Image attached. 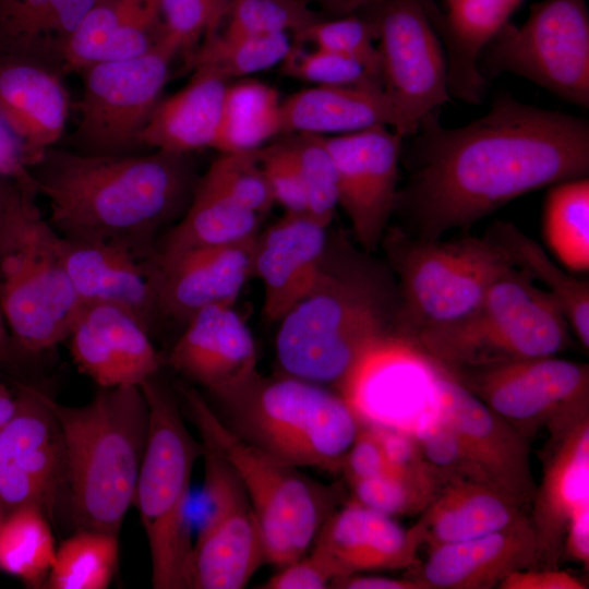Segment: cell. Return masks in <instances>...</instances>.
<instances>
[{
  "label": "cell",
  "mask_w": 589,
  "mask_h": 589,
  "mask_svg": "<svg viewBox=\"0 0 589 589\" xmlns=\"http://www.w3.org/2000/svg\"><path fill=\"white\" fill-rule=\"evenodd\" d=\"M64 480L62 435L48 395L22 386L16 412L0 430V506L52 515Z\"/></svg>",
  "instance_id": "cell-17"
},
{
  "label": "cell",
  "mask_w": 589,
  "mask_h": 589,
  "mask_svg": "<svg viewBox=\"0 0 589 589\" xmlns=\"http://www.w3.org/2000/svg\"><path fill=\"white\" fill-rule=\"evenodd\" d=\"M320 8L323 17L333 19L359 14L378 0H305Z\"/></svg>",
  "instance_id": "cell-57"
},
{
  "label": "cell",
  "mask_w": 589,
  "mask_h": 589,
  "mask_svg": "<svg viewBox=\"0 0 589 589\" xmlns=\"http://www.w3.org/2000/svg\"><path fill=\"white\" fill-rule=\"evenodd\" d=\"M478 70L489 82L512 73L563 100L589 108L587 0H542L520 26L506 22L482 49Z\"/></svg>",
  "instance_id": "cell-11"
},
{
  "label": "cell",
  "mask_w": 589,
  "mask_h": 589,
  "mask_svg": "<svg viewBox=\"0 0 589 589\" xmlns=\"http://www.w3.org/2000/svg\"><path fill=\"white\" fill-rule=\"evenodd\" d=\"M202 178L260 216L275 204L257 149L220 153Z\"/></svg>",
  "instance_id": "cell-45"
},
{
  "label": "cell",
  "mask_w": 589,
  "mask_h": 589,
  "mask_svg": "<svg viewBox=\"0 0 589 589\" xmlns=\"http://www.w3.org/2000/svg\"><path fill=\"white\" fill-rule=\"evenodd\" d=\"M96 0H0V44L15 52L62 51Z\"/></svg>",
  "instance_id": "cell-35"
},
{
  "label": "cell",
  "mask_w": 589,
  "mask_h": 589,
  "mask_svg": "<svg viewBox=\"0 0 589 589\" xmlns=\"http://www.w3.org/2000/svg\"><path fill=\"white\" fill-rule=\"evenodd\" d=\"M423 544L421 527H401L393 517L351 498L337 508L317 532L311 553L334 579L362 572L411 569Z\"/></svg>",
  "instance_id": "cell-20"
},
{
  "label": "cell",
  "mask_w": 589,
  "mask_h": 589,
  "mask_svg": "<svg viewBox=\"0 0 589 589\" xmlns=\"http://www.w3.org/2000/svg\"><path fill=\"white\" fill-rule=\"evenodd\" d=\"M397 277L401 313L414 339L426 327L470 312L489 287L514 265L486 236L455 240L416 237L401 228L385 236Z\"/></svg>",
  "instance_id": "cell-10"
},
{
  "label": "cell",
  "mask_w": 589,
  "mask_h": 589,
  "mask_svg": "<svg viewBox=\"0 0 589 589\" xmlns=\"http://www.w3.org/2000/svg\"><path fill=\"white\" fill-rule=\"evenodd\" d=\"M293 41L311 43L316 48L353 58L381 82L375 29L361 14L322 17L293 36Z\"/></svg>",
  "instance_id": "cell-44"
},
{
  "label": "cell",
  "mask_w": 589,
  "mask_h": 589,
  "mask_svg": "<svg viewBox=\"0 0 589 589\" xmlns=\"http://www.w3.org/2000/svg\"><path fill=\"white\" fill-rule=\"evenodd\" d=\"M500 589H586L578 576L557 567H531L510 573L498 585Z\"/></svg>",
  "instance_id": "cell-53"
},
{
  "label": "cell",
  "mask_w": 589,
  "mask_h": 589,
  "mask_svg": "<svg viewBox=\"0 0 589 589\" xmlns=\"http://www.w3.org/2000/svg\"><path fill=\"white\" fill-rule=\"evenodd\" d=\"M228 82L194 70L188 85L159 100L140 134V146L178 154L214 145Z\"/></svg>",
  "instance_id": "cell-32"
},
{
  "label": "cell",
  "mask_w": 589,
  "mask_h": 589,
  "mask_svg": "<svg viewBox=\"0 0 589 589\" xmlns=\"http://www.w3.org/2000/svg\"><path fill=\"white\" fill-rule=\"evenodd\" d=\"M542 235L549 251L569 272L589 269V179L551 185L542 212Z\"/></svg>",
  "instance_id": "cell-37"
},
{
  "label": "cell",
  "mask_w": 589,
  "mask_h": 589,
  "mask_svg": "<svg viewBox=\"0 0 589 589\" xmlns=\"http://www.w3.org/2000/svg\"><path fill=\"white\" fill-rule=\"evenodd\" d=\"M62 435L65 480L79 529L119 534L133 505L147 432L140 386L101 388L83 406L48 396Z\"/></svg>",
  "instance_id": "cell-4"
},
{
  "label": "cell",
  "mask_w": 589,
  "mask_h": 589,
  "mask_svg": "<svg viewBox=\"0 0 589 589\" xmlns=\"http://www.w3.org/2000/svg\"><path fill=\"white\" fill-rule=\"evenodd\" d=\"M589 566V506L580 508L567 522L562 555Z\"/></svg>",
  "instance_id": "cell-54"
},
{
  "label": "cell",
  "mask_w": 589,
  "mask_h": 589,
  "mask_svg": "<svg viewBox=\"0 0 589 589\" xmlns=\"http://www.w3.org/2000/svg\"><path fill=\"white\" fill-rule=\"evenodd\" d=\"M300 173L306 214L327 227L338 206L337 170L324 136L293 133L280 140Z\"/></svg>",
  "instance_id": "cell-41"
},
{
  "label": "cell",
  "mask_w": 589,
  "mask_h": 589,
  "mask_svg": "<svg viewBox=\"0 0 589 589\" xmlns=\"http://www.w3.org/2000/svg\"><path fill=\"white\" fill-rule=\"evenodd\" d=\"M202 443L207 507L192 546L189 589H241L266 563L262 533L240 479Z\"/></svg>",
  "instance_id": "cell-15"
},
{
  "label": "cell",
  "mask_w": 589,
  "mask_h": 589,
  "mask_svg": "<svg viewBox=\"0 0 589 589\" xmlns=\"http://www.w3.org/2000/svg\"><path fill=\"white\" fill-rule=\"evenodd\" d=\"M386 471L384 453L374 426L361 422L358 434L344 458L340 472L350 484Z\"/></svg>",
  "instance_id": "cell-51"
},
{
  "label": "cell",
  "mask_w": 589,
  "mask_h": 589,
  "mask_svg": "<svg viewBox=\"0 0 589 589\" xmlns=\"http://www.w3.org/2000/svg\"><path fill=\"white\" fill-rule=\"evenodd\" d=\"M68 340L77 368L101 388L141 386L160 366L147 328L115 305H83Z\"/></svg>",
  "instance_id": "cell-22"
},
{
  "label": "cell",
  "mask_w": 589,
  "mask_h": 589,
  "mask_svg": "<svg viewBox=\"0 0 589 589\" xmlns=\"http://www.w3.org/2000/svg\"><path fill=\"white\" fill-rule=\"evenodd\" d=\"M524 508L491 483L459 480L443 485L417 522L430 549L510 528L529 517Z\"/></svg>",
  "instance_id": "cell-31"
},
{
  "label": "cell",
  "mask_w": 589,
  "mask_h": 589,
  "mask_svg": "<svg viewBox=\"0 0 589 589\" xmlns=\"http://www.w3.org/2000/svg\"><path fill=\"white\" fill-rule=\"evenodd\" d=\"M278 322L275 348L285 374L337 389L384 341H412L397 285L356 254L327 252L312 290Z\"/></svg>",
  "instance_id": "cell-3"
},
{
  "label": "cell",
  "mask_w": 589,
  "mask_h": 589,
  "mask_svg": "<svg viewBox=\"0 0 589 589\" xmlns=\"http://www.w3.org/2000/svg\"><path fill=\"white\" fill-rule=\"evenodd\" d=\"M118 561V534L79 529L57 546L44 585L49 589H106Z\"/></svg>",
  "instance_id": "cell-40"
},
{
  "label": "cell",
  "mask_w": 589,
  "mask_h": 589,
  "mask_svg": "<svg viewBox=\"0 0 589 589\" xmlns=\"http://www.w3.org/2000/svg\"><path fill=\"white\" fill-rule=\"evenodd\" d=\"M260 217L201 177L187 209L154 254L169 256L193 249L249 242L259 233Z\"/></svg>",
  "instance_id": "cell-33"
},
{
  "label": "cell",
  "mask_w": 589,
  "mask_h": 589,
  "mask_svg": "<svg viewBox=\"0 0 589 589\" xmlns=\"http://www.w3.org/2000/svg\"><path fill=\"white\" fill-rule=\"evenodd\" d=\"M543 474L531 501L538 566L556 567L570 517L589 506V414L552 428Z\"/></svg>",
  "instance_id": "cell-21"
},
{
  "label": "cell",
  "mask_w": 589,
  "mask_h": 589,
  "mask_svg": "<svg viewBox=\"0 0 589 589\" xmlns=\"http://www.w3.org/2000/svg\"><path fill=\"white\" fill-rule=\"evenodd\" d=\"M189 154L97 155L49 148L31 168L48 221L62 236L153 252V238L182 216L197 180Z\"/></svg>",
  "instance_id": "cell-2"
},
{
  "label": "cell",
  "mask_w": 589,
  "mask_h": 589,
  "mask_svg": "<svg viewBox=\"0 0 589 589\" xmlns=\"http://www.w3.org/2000/svg\"><path fill=\"white\" fill-rule=\"evenodd\" d=\"M291 46L289 34L231 36L217 31L185 57V65L193 71L212 72L228 82L281 63Z\"/></svg>",
  "instance_id": "cell-38"
},
{
  "label": "cell",
  "mask_w": 589,
  "mask_h": 589,
  "mask_svg": "<svg viewBox=\"0 0 589 589\" xmlns=\"http://www.w3.org/2000/svg\"><path fill=\"white\" fill-rule=\"evenodd\" d=\"M17 410V397H14L0 381V430L13 418Z\"/></svg>",
  "instance_id": "cell-58"
},
{
  "label": "cell",
  "mask_w": 589,
  "mask_h": 589,
  "mask_svg": "<svg viewBox=\"0 0 589 589\" xmlns=\"http://www.w3.org/2000/svg\"><path fill=\"white\" fill-rule=\"evenodd\" d=\"M281 100L256 80L228 84L213 148L220 153L256 151L281 131Z\"/></svg>",
  "instance_id": "cell-36"
},
{
  "label": "cell",
  "mask_w": 589,
  "mask_h": 589,
  "mask_svg": "<svg viewBox=\"0 0 589 589\" xmlns=\"http://www.w3.org/2000/svg\"><path fill=\"white\" fill-rule=\"evenodd\" d=\"M440 110L410 135L409 178L395 209L425 239L464 228L509 201L589 173V122L501 94L482 117L445 128Z\"/></svg>",
  "instance_id": "cell-1"
},
{
  "label": "cell",
  "mask_w": 589,
  "mask_h": 589,
  "mask_svg": "<svg viewBox=\"0 0 589 589\" xmlns=\"http://www.w3.org/2000/svg\"><path fill=\"white\" fill-rule=\"evenodd\" d=\"M329 588L337 589H425L418 579L364 576L353 574L332 580Z\"/></svg>",
  "instance_id": "cell-56"
},
{
  "label": "cell",
  "mask_w": 589,
  "mask_h": 589,
  "mask_svg": "<svg viewBox=\"0 0 589 589\" xmlns=\"http://www.w3.org/2000/svg\"><path fill=\"white\" fill-rule=\"evenodd\" d=\"M429 364L434 413L460 435L492 485L522 507L530 506L537 485L528 440L449 373Z\"/></svg>",
  "instance_id": "cell-18"
},
{
  "label": "cell",
  "mask_w": 589,
  "mask_h": 589,
  "mask_svg": "<svg viewBox=\"0 0 589 589\" xmlns=\"http://www.w3.org/2000/svg\"><path fill=\"white\" fill-rule=\"evenodd\" d=\"M333 574L325 563L310 552L281 567L261 588L263 589H325Z\"/></svg>",
  "instance_id": "cell-52"
},
{
  "label": "cell",
  "mask_w": 589,
  "mask_h": 589,
  "mask_svg": "<svg viewBox=\"0 0 589 589\" xmlns=\"http://www.w3.org/2000/svg\"><path fill=\"white\" fill-rule=\"evenodd\" d=\"M158 3L163 36L187 57L205 37L220 29L231 0H158Z\"/></svg>",
  "instance_id": "cell-47"
},
{
  "label": "cell",
  "mask_w": 589,
  "mask_h": 589,
  "mask_svg": "<svg viewBox=\"0 0 589 589\" xmlns=\"http://www.w3.org/2000/svg\"><path fill=\"white\" fill-rule=\"evenodd\" d=\"M212 396L235 434L299 468L340 472L361 425L338 392L288 374L266 377L256 371Z\"/></svg>",
  "instance_id": "cell-5"
},
{
  "label": "cell",
  "mask_w": 589,
  "mask_h": 589,
  "mask_svg": "<svg viewBox=\"0 0 589 589\" xmlns=\"http://www.w3.org/2000/svg\"><path fill=\"white\" fill-rule=\"evenodd\" d=\"M322 14L305 0H231L220 33L231 36H296Z\"/></svg>",
  "instance_id": "cell-42"
},
{
  "label": "cell",
  "mask_w": 589,
  "mask_h": 589,
  "mask_svg": "<svg viewBox=\"0 0 589 589\" xmlns=\"http://www.w3.org/2000/svg\"><path fill=\"white\" fill-rule=\"evenodd\" d=\"M370 424L374 426L380 438L387 471L409 480L434 485L440 490L414 433L398 425Z\"/></svg>",
  "instance_id": "cell-50"
},
{
  "label": "cell",
  "mask_w": 589,
  "mask_h": 589,
  "mask_svg": "<svg viewBox=\"0 0 589 589\" xmlns=\"http://www.w3.org/2000/svg\"><path fill=\"white\" fill-rule=\"evenodd\" d=\"M521 2L462 0L444 12L433 0H423L445 52L450 97L472 105L482 101L488 82L478 70L479 56Z\"/></svg>",
  "instance_id": "cell-29"
},
{
  "label": "cell",
  "mask_w": 589,
  "mask_h": 589,
  "mask_svg": "<svg viewBox=\"0 0 589 589\" xmlns=\"http://www.w3.org/2000/svg\"><path fill=\"white\" fill-rule=\"evenodd\" d=\"M0 175L19 183L33 185L28 167L20 145L10 130L0 120Z\"/></svg>",
  "instance_id": "cell-55"
},
{
  "label": "cell",
  "mask_w": 589,
  "mask_h": 589,
  "mask_svg": "<svg viewBox=\"0 0 589 589\" xmlns=\"http://www.w3.org/2000/svg\"><path fill=\"white\" fill-rule=\"evenodd\" d=\"M280 135L322 136L385 125L405 136L410 130L380 86L314 85L281 100Z\"/></svg>",
  "instance_id": "cell-28"
},
{
  "label": "cell",
  "mask_w": 589,
  "mask_h": 589,
  "mask_svg": "<svg viewBox=\"0 0 589 589\" xmlns=\"http://www.w3.org/2000/svg\"><path fill=\"white\" fill-rule=\"evenodd\" d=\"M404 136L385 125L324 136L338 181V205L366 252L382 242L398 193Z\"/></svg>",
  "instance_id": "cell-16"
},
{
  "label": "cell",
  "mask_w": 589,
  "mask_h": 589,
  "mask_svg": "<svg viewBox=\"0 0 589 589\" xmlns=\"http://www.w3.org/2000/svg\"><path fill=\"white\" fill-rule=\"evenodd\" d=\"M59 250L70 283L83 305L121 308L146 328L158 315L154 251L60 233Z\"/></svg>",
  "instance_id": "cell-19"
},
{
  "label": "cell",
  "mask_w": 589,
  "mask_h": 589,
  "mask_svg": "<svg viewBox=\"0 0 589 589\" xmlns=\"http://www.w3.org/2000/svg\"><path fill=\"white\" fill-rule=\"evenodd\" d=\"M446 372L527 440L589 414L586 363L548 356Z\"/></svg>",
  "instance_id": "cell-13"
},
{
  "label": "cell",
  "mask_w": 589,
  "mask_h": 589,
  "mask_svg": "<svg viewBox=\"0 0 589 589\" xmlns=\"http://www.w3.org/2000/svg\"><path fill=\"white\" fill-rule=\"evenodd\" d=\"M412 577L425 589H491L510 573L538 567V543L529 517L479 538L437 545Z\"/></svg>",
  "instance_id": "cell-26"
},
{
  "label": "cell",
  "mask_w": 589,
  "mask_h": 589,
  "mask_svg": "<svg viewBox=\"0 0 589 589\" xmlns=\"http://www.w3.org/2000/svg\"><path fill=\"white\" fill-rule=\"evenodd\" d=\"M148 432L133 505L145 530L155 589H189L191 541L188 503L191 477L203 455L187 429L172 393L155 376L141 386Z\"/></svg>",
  "instance_id": "cell-9"
},
{
  "label": "cell",
  "mask_w": 589,
  "mask_h": 589,
  "mask_svg": "<svg viewBox=\"0 0 589 589\" xmlns=\"http://www.w3.org/2000/svg\"><path fill=\"white\" fill-rule=\"evenodd\" d=\"M275 204L288 214H306V197L300 173L291 156L278 140L257 149Z\"/></svg>",
  "instance_id": "cell-49"
},
{
  "label": "cell",
  "mask_w": 589,
  "mask_h": 589,
  "mask_svg": "<svg viewBox=\"0 0 589 589\" xmlns=\"http://www.w3.org/2000/svg\"><path fill=\"white\" fill-rule=\"evenodd\" d=\"M178 47L161 37L139 57L104 61L84 69L79 121L73 139L81 153L133 154L169 76Z\"/></svg>",
  "instance_id": "cell-12"
},
{
  "label": "cell",
  "mask_w": 589,
  "mask_h": 589,
  "mask_svg": "<svg viewBox=\"0 0 589 589\" xmlns=\"http://www.w3.org/2000/svg\"><path fill=\"white\" fill-rule=\"evenodd\" d=\"M460 1H462V0H445V10H448V9L455 7Z\"/></svg>",
  "instance_id": "cell-59"
},
{
  "label": "cell",
  "mask_w": 589,
  "mask_h": 589,
  "mask_svg": "<svg viewBox=\"0 0 589 589\" xmlns=\"http://www.w3.org/2000/svg\"><path fill=\"white\" fill-rule=\"evenodd\" d=\"M413 433L440 489L459 480L490 483L460 435L436 413L424 416Z\"/></svg>",
  "instance_id": "cell-43"
},
{
  "label": "cell",
  "mask_w": 589,
  "mask_h": 589,
  "mask_svg": "<svg viewBox=\"0 0 589 589\" xmlns=\"http://www.w3.org/2000/svg\"><path fill=\"white\" fill-rule=\"evenodd\" d=\"M253 336L233 304H213L193 314L175 342L168 362L211 395L256 372Z\"/></svg>",
  "instance_id": "cell-25"
},
{
  "label": "cell",
  "mask_w": 589,
  "mask_h": 589,
  "mask_svg": "<svg viewBox=\"0 0 589 589\" xmlns=\"http://www.w3.org/2000/svg\"><path fill=\"white\" fill-rule=\"evenodd\" d=\"M280 64L285 74L314 85L382 87L358 60L316 47L303 50L294 41Z\"/></svg>",
  "instance_id": "cell-46"
},
{
  "label": "cell",
  "mask_w": 589,
  "mask_h": 589,
  "mask_svg": "<svg viewBox=\"0 0 589 589\" xmlns=\"http://www.w3.org/2000/svg\"><path fill=\"white\" fill-rule=\"evenodd\" d=\"M179 390L202 441L216 448L240 479L259 522L266 563L283 567L305 555L337 509V490L239 437L195 389Z\"/></svg>",
  "instance_id": "cell-8"
},
{
  "label": "cell",
  "mask_w": 589,
  "mask_h": 589,
  "mask_svg": "<svg viewBox=\"0 0 589 589\" xmlns=\"http://www.w3.org/2000/svg\"><path fill=\"white\" fill-rule=\"evenodd\" d=\"M326 228L308 214L286 213L256 235L252 275L262 281L269 322H278L314 287L328 252Z\"/></svg>",
  "instance_id": "cell-23"
},
{
  "label": "cell",
  "mask_w": 589,
  "mask_h": 589,
  "mask_svg": "<svg viewBox=\"0 0 589 589\" xmlns=\"http://www.w3.org/2000/svg\"><path fill=\"white\" fill-rule=\"evenodd\" d=\"M509 257L513 265L544 286L563 312L584 348H589V284L552 260L541 245L506 220L495 221L485 235Z\"/></svg>",
  "instance_id": "cell-34"
},
{
  "label": "cell",
  "mask_w": 589,
  "mask_h": 589,
  "mask_svg": "<svg viewBox=\"0 0 589 589\" xmlns=\"http://www.w3.org/2000/svg\"><path fill=\"white\" fill-rule=\"evenodd\" d=\"M2 315L0 313V346H1V342H2V338H3V323H2Z\"/></svg>",
  "instance_id": "cell-60"
},
{
  "label": "cell",
  "mask_w": 589,
  "mask_h": 589,
  "mask_svg": "<svg viewBox=\"0 0 589 589\" xmlns=\"http://www.w3.org/2000/svg\"><path fill=\"white\" fill-rule=\"evenodd\" d=\"M569 341V326L553 297L513 266L464 316L419 330L417 354L446 371L556 356Z\"/></svg>",
  "instance_id": "cell-7"
},
{
  "label": "cell",
  "mask_w": 589,
  "mask_h": 589,
  "mask_svg": "<svg viewBox=\"0 0 589 589\" xmlns=\"http://www.w3.org/2000/svg\"><path fill=\"white\" fill-rule=\"evenodd\" d=\"M349 486L354 501L390 517L422 514L438 492L434 485L389 471L352 482Z\"/></svg>",
  "instance_id": "cell-48"
},
{
  "label": "cell",
  "mask_w": 589,
  "mask_h": 589,
  "mask_svg": "<svg viewBox=\"0 0 589 589\" xmlns=\"http://www.w3.org/2000/svg\"><path fill=\"white\" fill-rule=\"evenodd\" d=\"M254 239L169 256L153 253L157 314L187 322L208 305L233 304L252 275Z\"/></svg>",
  "instance_id": "cell-24"
},
{
  "label": "cell",
  "mask_w": 589,
  "mask_h": 589,
  "mask_svg": "<svg viewBox=\"0 0 589 589\" xmlns=\"http://www.w3.org/2000/svg\"><path fill=\"white\" fill-rule=\"evenodd\" d=\"M69 104L55 74L19 60L0 62V120L17 141L29 170L61 137Z\"/></svg>",
  "instance_id": "cell-27"
},
{
  "label": "cell",
  "mask_w": 589,
  "mask_h": 589,
  "mask_svg": "<svg viewBox=\"0 0 589 589\" xmlns=\"http://www.w3.org/2000/svg\"><path fill=\"white\" fill-rule=\"evenodd\" d=\"M36 195L33 185L16 181L0 194V313L29 352L68 339L83 308L62 263L59 232Z\"/></svg>",
  "instance_id": "cell-6"
},
{
  "label": "cell",
  "mask_w": 589,
  "mask_h": 589,
  "mask_svg": "<svg viewBox=\"0 0 589 589\" xmlns=\"http://www.w3.org/2000/svg\"><path fill=\"white\" fill-rule=\"evenodd\" d=\"M163 37L158 0H96L61 51L65 69L139 57Z\"/></svg>",
  "instance_id": "cell-30"
},
{
  "label": "cell",
  "mask_w": 589,
  "mask_h": 589,
  "mask_svg": "<svg viewBox=\"0 0 589 589\" xmlns=\"http://www.w3.org/2000/svg\"><path fill=\"white\" fill-rule=\"evenodd\" d=\"M359 14L374 26L382 88L412 135L450 99L445 52L423 0H378Z\"/></svg>",
  "instance_id": "cell-14"
},
{
  "label": "cell",
  "mask_w": 589,
  "mask_h": 589,
  "mask_svg": "<svg viewBox=\"0 0 589 589\" xmlns=\"http://www.w3.org/2000/svg\"><path fill=\"white\" fill-rule=\"evenodd\" d=\"M56 550L46 514L38 507H19L0 525V569L31 587L45 584Z\"/></svg>",
  "instance_id": "cell-39"
}]
</instances>
